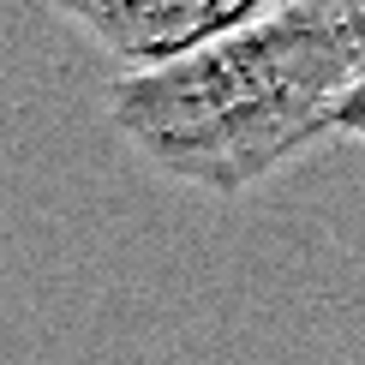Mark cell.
I'll return each mask as SVG.
<instances>
[{
  "label": "cell",
  "mask_w": 365,
  "mask_h": 365,
  "mask_svg": "<svg viewBox=\"0 0 365 365\" xmlns=\"http://www.w3.org/2000/svg\"><path fill=\"white\" fill-rule=\"evenodd\" d=\"M359 72L365 6L287 0L162 72L114 78L108 114L168 180L227 197L336 132Z\"/></svg>",
  "instance_id": "1"
},
{
  "label": "cell",
  "mask_w": 365,
  "mask_h": 365,
  "mask_svg": "<svg viewBox=\"0 0 365 365\" xmlns=\"http://www.w3.org/2000/svg\"><path fill=\"white\" fill-rule=\"evenodd\" d=\"M54 12L90 30L126 66V78H138V72H162L222 42L227 30L252 24L264 0H60Z\"/></svg>",
  "instance_id": "2"
},
{
  "label": "cell",
  "mask_w": 365,
  "mask_h": 365,
  "mask_svg": "<svg viewBox=\"0 0 365 365\" xmlns=\"http://www.w3.org/2000/svg\"><path fill=\"white\" fill-rule=\"evenodd\" d=\"M336 132H347V138H359V144H365V72L354 78V90L341 96V108H336Z\"/></svg>",
  "instance_id": "3"
}]
</instances>
